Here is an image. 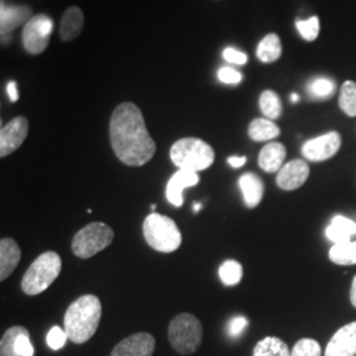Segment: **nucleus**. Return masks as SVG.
Listing matches in <instances>:
<instances>
[{"mask_svg": "<svg viewBox=\"0 0 356 356\" xmlns=\"http://www.w3.org/2000/svg\"><path fill=\"white\" fill-rule=\"evenodd\" d=\"M110 141L116 157L128 166L145 165L156 153V143L135 103H120L115 108L110 119Z\"/></svg>", "mask_w": 356, "mask_h": 356, "instance_id": "obj_1", "label": "nucleus"}, {"mask_svg": "<svg viewBox=\"0 0 356 356\" xmlns=\"http://www.w3.org/2000/svg\"><path fill=\"white\" fill-rule=\"evenodd\" d=\"M102 304L94 294H85L73 301L65 313V331L73 343H86L98 330Z\"/></svg>", "mask_w": 356, "mask_h": 356, "instance_id": "obj_2", "label": "nucleus"}, {"mask_svg": "<svg viewBox=\"0 0 356 356\" xmlns=\"http://www.w3.org/2000/svg\"><path fill=\"white\" fill-rule=\"evenodd\" d=\"M170 160L178 169L198 173L213 165L216 153L206 141L198 138H184L172 145Z\"/></svg>", "mask_w": 356, "mask_h": 356, "instance_id": "obj_3", "label": "nucleus"}, {"mask_svg": "<svg viewBox=\"0 0 356 356\" xmlns=\"http://www.w3.org/2000/svg\"><path fill=\"white\" fill-rule=\"evenodd\" d=\"M63 260L54 251L40 254L38 259L26 269L22 280V289L26 296H38L47 291L56 279L60 276Z\"/></svg>", "mask_w": 356, "mask_h": 356, "instance_id": "obj_4", "label": "nucleus"}, {"mask_svg": "<svg viewBox=\"0 0 356 356\" xmlns=\"http://www.w3.org/2000/svg\"><path fill=\"white\" fill-rule=\"evenodd\" d=\"M144 239L153 250L170 254L177 251L182 243V235L176 222L169 216L152 213L143 223Z\"/></svg>", "mask_w": 356, "mask_h": 356, "instance_id": "obj_5", "label": "nucleus"}, {"mask_svg": "<svg viewBox=\"0 0 356 356\" xmlns=\"http://www.w3.org/2000/svg\"><path fill=\"white\" fill-rule=\"evenodd\" d=\"M168 338L178 354L189 355L195 353L202 343L204 326L195 316L191 313H181L170 321Z\"/></svg>", "mask_w": 356, "mask_h": 356, "instance_id": "obj_6", "label": "nucleus"}, {"mask_svg": "<svg viewBox=\"0 0 356 356\" xmlns=\"http://www.w3.org/2000/svg\"><path fill=\"white\" fill-rule=\"evenodd\" d=\"M113 241L114 229L103 222H92L76 232L72 250L79 259H90L107 248Z\"/></svg>", "mask_w": 356, "mask_h": 356, "instance_id": "obj_7", "label": "nucleus"}, {"mask_svg": "<svg viewBox=\"0 0 356 356\" xmlns=\"http://www.w3.org/2000/svg\"><path fill=\"white\" fill-rule=\"evenodd\" d=\"M51 31H53V20L49 16L40 13L35 15L23 31V45L29 54L38 56L44 53L49 47Z\"/></svg>", "mask_w": 356, "mask_h": 356, "instance_id": "obj_8", "label": "nucleus"}, {"mask_svg": "<svg viewBox=\"0 0 356 356\" xmlns=\"http://www.w3.org/2000/svg\"><path fill=\"white\" fill-rule=\"evenodd\" d=\"M341 135L335 131H331L316 139L306 141L301 148V152L309 161H326L337 154L341 148Z\"/></svg>", "mask_w": 356, "mask_h": 356, "instance_id": "obj_9", "label": "nucleus"}, {"mask_svg": "<svg viewBox=\"0 0 356 356\" xmlns=\"http://www.w3.org/2000/svg\"><path fill=\"white\" fill-rule=\"evenodd\" d=\"M29 123L26 116L13 118L0 131V157H7L22 147L28 136Z\"/></svg>", "mask_w": 356, "mask_h": 356, "instance_id": "obj_10", "label": "nucleus"}, {"mask_svg": "<svg viewBox=\"0 0 356 356\" xmlns=\"http://www.w3.org/2000/svg\"><path fill=\"white\" fill-rule=\"evenodd\" d=\"M156 347L153 335L136 332L115 346L111 356H152Z\"/></svg>", "mask_w": 356, "mask_h": 356, "instance_id": "obj_11", "label": "nucleus"}, {"mask_svg": "<svg viewBox=\"0 0 356 356\" xmlns=\"http://www.w3.org/2000/svg\"><path fill=\"white\" fill-rule=\"evenodd\" d=\"M310 169L304 160L296 159L281 168L277 173V186L282 191H292L301 188L309 178Z\"/></svg>", "mask_w": 356, "mask_h": 356, "instance_id": "obj_12", "label": "nucleus"}, {"mask_svg": "<svg viewBox=\"0 0 356 356\" xmlns=\"http://www.w3.org/2000/svg\"><path fill=\"white\" fill-rule=\"evenodd\" d=\"M356 355V322H351L337 331L326 347L325 356Z\"/></svg>", "mask_w": 356, "mask_h": 356, "instance_id": "obj_13", "label": "nucleus"}, {"mask_svg": "<svg viewBox=\"0 0 356 356\" xmlns=\"http://www.w3.org/2000/svg\"><path fill=\"white\" fill-rule=\"evenodd\" d=\"M198 182H200V176L197 172L179 169L166 184V200L169 201V204L176 207H181L184 204V195H182L184 191L186 188L198 185Z\"/></svg>", "mask_w": 356, "mask_h": 356, "instance_id": "obj_14", "label": "nucleus"}, {"mask_svg": "<svg viewBox=\"0 0 356 356\" xmlns=\"http://www.w3.org/2000/svg\"><path fill=\"white\" fill-rule=\"evenodd\" d=\"M33 8L31 6H7L1 1L0 6V31L1 36L11 33L13 29L26 23L33 17Z\"/></svg>", "mask_w": 356, "mask_h": 356, "instance_id": "obj_15", "label": "nucleus"}, {"mask_svg": "<svg viewBox=\"0 0 356 356\" xmlns=\"http://www.w3.org/2000/svg\"><path fill=\"white\" fill-rule=\"evenodd\" d=\"M22 260V250L16 241L3 238L0 241V280L4 281L13 275Z\"/></svg>", "mask_w": 356, "mask_h": 356, "instance_id": "obj_16", "label": "nucleus"}, {"mask_svg": "<svg viewBox=\"0 0 356 356\" xmlns=\"http://www.w3.org/2000/svg\"><path fill=\"white\" fill-rule=\"evenodd\" d=\"M85 26V16L79 7H69L65 11L60 23V38L64 42H70L76 40Z\"/></svg>", "mask_w": 356, "mask_h": 356, "instance_id": "obj_17", "label": "nucleus"}, {"mask_svg": "<svg viewBox=\"0 0 356 356\" xmlns=\"http://www.w3.org/2000/svg\"><path fill=\"white\" fill-rule=\"evenodd\" d=\"M285 157H286L285 145L273 141L267 144L266 147H263V149L259 153L257 164L264 172L275 173V172H279L284 166L282 164Z\"/></svg>", "mask_w": 356, "mask_h": 356, "instance_id": "obj_18", "label": "nucleus"}, {"mask_svg": "<svg viewBox=\"0 0 356 356\" xmlns=\"http://www.w3.org/2000/svg\"><path fill=\"white\" fill-rule=\"evenodd\" d=\"M239 186L247 207L254 209L261 202L264 195V184L259 176H256L254 173H244L239 178Z\"/></svg>", "mask_w": 356, "mask_h": 356, "instance_id": "obj_19", "label": "nucleus"}, {"mask_svg": "<svg viewBox=\"0 0 356 356\" xmlns=\"http://www.w3.org/2000/svg\"><path fill=\"white\" fill-rule=\"evenodd\" d=\"M354 235H356V222L346 216H337L332 218L330 226L326 229V236L334 244L351 242Z\"/></svg>", "mask_w": 356, "mask_h": 356, "instance_id": "obj_20", "label": "nucleus"}, {"mask_svg": "<svg viewBox=\"0 0 356 356\" xmlns=\"http://www.w3.org/2000/svg\"><path fill=\"white\" fill-rule=\"evenodd\" d=\"M281 54H282V45H281L279 35H276V33H269L257 45L256 56L264 64H270V63L277 61L280 58Z\"/></svg>", "mask_w": 356, "mask_h": 356, "instance_id": "obj_21", "label": "nucleus"}, {"mask_svg": "<svg viewBox=\"0 0 356 356\" xmlns=\"http://www.w3.org/2000/svg\"><path fill=\"white\" fill-rule=\"evenodd\" d=\"M280 128L269 119L257 118L248 126V136L254 141H268L280 135Z\"/></svg>", "mask_w": 356, "mask_h": 356, "instance_id": "obj_22", "label": "nucleus"}, {"mask_svg": "<svg viewBox=\"0 0 356 356\" xmlns=\"http://www.w3.org/2000/svg\"><path fill=\"white\" fill-rule=\"evenodd\" d=\"M254 356H291V351L280 338L267 337L254 346Z\"/></svg>", "mask_w": 356, "mask_h": 356, "instance_id": "obj_23", "label": "nucleus"}, {"mask_svg": "<svg viewBox=\"0 0 356 356\" xmlns=\"http://www.w3.org/2000/svg\"><path fill=\"white\" fill-rule=\"evenodd\" d=\"M329 257L334 264L354 266L356 264V242L334 244L329 252Z\"/></svg>", "mask_w": 356, "mask_h": 356, "instance_id": "obj_24", "label": "nucleus"}, {"mask_svg": "<svg viewBox=\"0 0 356 356\" xmlns=\"http://www.w3.org/2000/svg\"><path fill=\"white\" fill-rule=\"evenodd\" d=\"M259 106L263 115L269 120L279 119L282 114V103H281L280 97L272 90H266L261 92Z\"/></svg>", "mask_w": 356, "mask_h": 356, "instance_id": "obj_25", "label": "nucleus"}, {"mask_svg": "<svg viewBox=\"0 0 356 356\" xmlns=\"http://www.w3.org/2000/svg\"><path fill=\"white\" fill-rule=\"evenodd\" d=\"M337 83L327 76H317L307 85L309 94L316 99H327L335 92Z\"/></svg>", "mask_w": 356, "mask_h": 356, "instance_id": "obj_26", "label": "nucleus"}, {"mask_svg": "<svg viewBox=\"0 0 356 356\" xmlns=\"http://www.w3.org/2000/svg\"><path fill=\"white\" fill-rule=\"evenodd\" d=\"M339 107L347 116H356V82L346 81L341 88Z\"/></svg>", "mask_w": 356, "mask_h": 356, "instance_id": "obj_27", "label": "nucleus"}, {"mask_svg": "<svg viewBox=\"0 0 356 356\" xmlns=\"http://www.w3.org/2000/svg\"><path fill=\"white\" fill-rule=\"evenodd\" d=\"M243 277V267L239 261L227 260L219 267V279L226 286L239 284Z\"/></svg>", "mask_w": 356, "mask_h": 356, "instance_id": "obj_28", "label": "nucleus"}, {"mask_svg": "<svg viewBox=\"0 0 356 356\" xmlns=\"http://www.w3.org/2000/svg\"><path fill=\"white\" fill-rule=\"evenodd\" d=\"M26 331L23 326H13L6 331L0 341V356H17L16 354V342L20 334Z\"/></svg>", "mask_w": 356, "mask_h": 356, "instance_id": "obj_29", "label": "nucleus"}, {"mask_svg": "<svg viewBox=\"0 0 356 356\" xmlns=\"http://www.w3.org/2000/svg\"><path fill=\"white\" fill-rule=\"evenodd\" d=\"M291 356H322V348L317 341L304 338L294 344Z\"/></svg>", "mask_w": 356, "mask_h": 356, "instance_id": "obj_30", "label": "nucleus"}, {"mask_svg": "<svg viewBox=\"0 0 356 356\" xmlns=\"http://www.w3.org/2000/svg\"><path fill=\"white\" fill-rule=\"evenodd\" d=\"M296 26L300 35L305 38L306 41H314L318 38L319 19L317 16H313L307 20H297Z\"/></svg>", "mask_w": 356, "mask_h": 356, "instance_id": "obj_31", "label": "nucleus"}, {"mask_svg": "<svg viewBox=\"0 0 356 356\" xmlns=\"http://www.w3.org/2000/svg\"><path fill=\"white\" fill-rule=\"evenodd\" d=\"M67 339L69 338H67V334L65 329H61L58 326H53L47 335V343L53 351L61 350L67 342Z\"/></svg>", "mask_w": 356, "mask_h": 356, "instance_id": "obj_32", "label": "nucleus"}, {"mask_svg": "<svg viewBox=\"0 0 356 356\" xmlns=\"http://www.w3.org/2000/svg\"><path fill=\"white\" fill-rule=\"evenodd\" d=\"M16 354L17 356H33L35 355V348L31 343V337L29 331L26 330L19 335L17 342H16Z\"/></svg>", "mask_w": 356, "mask_h": 356, "instance_id": "obj_33", "label": "nucleus"}, {"mask_svg": "<svg viewBox=\"0 0 356 356\" xmlns=\"http://www.w3.org/2000/svg\"><path fill=\"white\" fill-rule=\"evenodd\" d=\"M218 78L220 82L223 83H227V85H238L241 83L242 81V73L229 67V66H225V67H220L219 72H218Z\"/></svg>", "mask_w": 356, "mask_h": 356, "instance_id": "obj_34", "label": "nucleus"}, {"mask_svg": "<svg viewBox=\"0 0 356 356\" xmlns=\"http://www.w3.org/2000/svg\"><path fill=\"white\" fill-rule=\"evenodd\" d=\"M247 326H248V319L245 317L242 316L234 317L227 325V334L231 338H238L242 335L243 331L247 329Z\"/></svg>", "mask_w": 356, "mask_h": 356, "instance_id": "obj_35", "label": "nucleus"}, {"mask_svg": "<svg viewBox=\"0 0 356 356\" xmlns=\"http://www.w3.org/2000/svg\"><path fill=\"white\" fill-rule=\"evenodd\" d=\"M223 57L226 61H229L231 64L244 65L248 61V56L243 51L234 49V48H226L223 51Z\"/></svg>", "mask_w": 356, "mask_h": 356, "instance_id": "obj_36", "label": "nucleus"}, {"mask_svg": "<svg viewBox=\"0 0 356 356\" xmlns=\"http://www.w3.org/2000/svg\"><path fill=\"white\" fill-rule=\"evenodd\" d=\"M7 94L11 102H17L19 101V90H17V83L15 81H10L7 85Z\"/></svg>", "mask_w": 356, "mask_h": 356, "instance_id": "obj_37", "label": "nucleus"}, {"mask_svg": "<svg viewBox=\"0 0 356 356\" xmlns=\"http://www.w3.org/2000/svg\"><path fill=\"white\" fill-rule=\"evenodd\" d=\"M245 161H247L245 156H241V157L231 156V157H229V160H227L229 166H232V168H242L245 164Z\"/></svg>", "mask_w": 356, "mask_h": 356, "instance_id": "obj_38", "label": "nucleus"}, {"mask_svg": "<svg viewBox=\"0 0 356 356\" xmlns=\"http://www.w3.org/2000/svg\"><path fill=\"white\" fill-rule=\"evenodd\" d=\"M350 300H351V304L356 307V276L353 280V286H351V292H350Z\"/></svg>", "mask_w": 356, "mask_h": 356, "instance_id": "obj_39", "label": "nucleus"}, {"mask_svg": "<svg viewBox=\"0 0 356 356\" xmlns=\"http://www.w3.org/2000/svg\"><path fill=\"white\" fill-rule=\"evenodd\" d=\"M201 209H202V204H194V211H195V213H198V211H200V210H201Z\"/></svg>", "mask_w": 356, "mask_h": 356, "instance_id": "obj_40", "label": "nucleus"}, {"mask_svg": "<svg viewBox=\"0 0 356 356\" xmlns=\"http://www.w3.org/2000/svg\"><path fill=\"white\" fill-rule=\"evenodd\" d=\"M298 99H300V98H298V95H297V94H292L293 102H294V103L298 102Z\"/></svg>", "mask_w": 356, "mask_h": 356, "instance_id": "obj_41", "label": "nucleus"}, {"mask_svg": "<svg viewBox=\"0 0 356 356\" xmlns=\"http://www.w3.org/2000/svg\"><path fill=\"white\" fill-rule=\"evenodd\" d=\"M151 210H152V211L156 210V204H151Z\"/></svg>", "mask_w": 356, "mask_h": 356, "instance_id": "obj_42", "label": "nucleus"}]
</instances>
